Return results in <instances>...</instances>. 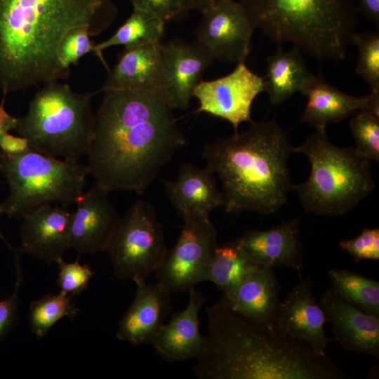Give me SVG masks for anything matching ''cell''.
<instances>
[{
    "label": "cell",
    "mask_w": 379,
    "mask_h": 379,
    "mask_svg": "<svg viewBox=\"0 0 379 379\" xmlns=\"http://www.w3.org/2000/svg\"><path fill=\"white\" fill-rule=\"evenodd\" d=\"M102 91L86 154L89 175L109 192L142 194L186 139L157 92Z\"/></svg>",
    "instance_id": "1"
},
{
    "label": "cell",
    "mask_w": 379,
    "mask_h": 379,
    "mask_svg": "<svg viewBox=\"0 0 379 379\" xmlns=\"http://www.w3.org/2000/svg\"><path fill=\"white\" fill-rule=\"evenodd\" d=\"M111 0H0V88L4 95L66 79L58 60L72 29L88 25L92 36L114 20Z\"/></svg>",
    "instance_id": "2"
},
{
    "label": "cell",
    "mask_w": 379,
    "mask_h": 379,
    "mask_svg": "<svg viewBox=\"0 0 379 379\" xmlns=\"http://www.w3.org/2000/svg\"><path fill=\"white\" fill-rule=\"evenodd\" d=\"M208 333L193 368L199 379H346L326 354L233 312L220 298L206 307Z\"/></svg>",
    "instance_id": "3"
},
{
    "label": "cell",
    "mask_w": 379,
    "mask_h": 379,
    "mask_svg": "<svg viewBox=\"0 0 379 379\" xmlns=\"http://www.w3.org/2000/svg\"><path fill=\"white\" fill-rule=\"evenodd\" d=\"M293 153L286 132L274 120L251 122L241 133L205 145L206 167L221 181L227 213L272 214L292 190L288 159Z\"/></svg>",
    "instance_id": "4"
},
{
    "label": "cell",
    "mask_w": 379,
    "mask_h": 379,
    "mask_svg": "<svg viewBox=\"0 0 379 379\" xmlns=\"http://www.w3.org/2000/svg\"><path fill=\"white\" fill-rule=\"evenodd\" d=\"M255 29L319 60H342L355 32L353 0H237Z\"/></svg>",
    "instance_id": "5"
},
{
    "label": "cell",
    "mask_w": 379,
    "mask_h": 379,
    "mask_svg": "<svg viewBox=\"0 0 379 379\" xmlns=\"http://www.w3.org/2000/svg\"><path fill=\"white\" fill-rule=\"evenodd\" d=\"M293 152L305 154L311 166L307 180L293 185L305 211L336 216L355 208L373 190L371 161L355 148L338 147L326 130L316 131Z\"/></svg>",
    "instance_id": "6"
},
{
    "label": "cell",
    "mask_w": 379,
    "mask_h": 379,
    "mask_svg": "<svg viewBox=\"0 0 379 379\" xmlns=\"http://www.w3.org/2000/svg\"><path fill=\"white\" fill-rule=\"evenodd\" d=\"M93 93H76L66 84H45L31 100L15 130L33 150L61 160L79 161L86 156L95 115Z\"/></svg>",
    "instance_id": "7"
},
{
    "label": "cell",
    "mask_w": 379,
    "mask_h": 379,
    "mask_svg": "<svg viewBox=\"0 0 379 379\" xmlns=\"http://www.w3.org/2000/svg\"><path fill=\"white\" fill-rule=\"evenodd\" d=\"M0 173L9 193L2 202L10 218H21L35 208L57 204L68 206L83 194L86 166L29 149L18 154L0 152Z\"/></svg>",
    "instance_id": "8"
},
{
    "label": "cell",
    "mask_w": 379,
    "mask_h": 379,
    "mask_svg": "<svg viewBox=\"0 0 379 379\" xmlns=\"http://www.w3.org/2000/svg\"><path fill=\"white\" fill-rule=\"evenodd\" d=\"M168 248L153 206L137 200L117 225L106 253L121 280L146 279L161 266Z\"/></svg>",
    "instance_id": "9"
},
{
    "label": "cell",
    "mask_w": 379,
    "mask_h": 379,
    "mask_svg": "<svg viewBox=\"0 0 379 379\" xmlns=\"http://www.w3.org/2000/svg\"><path fill=\"white\" fill-rule=\"evenodd\" d=\"M183 225L174 246L154 275L171 294L189 292L207 281L208 267L218 246V230L209 218H183Z\"/></svg>",
    "instance_id": "10"
},
{
    "label": "cell",
    "mask_w": 379,
    "mask_h": 379,
    "mask_svg": "<svg viewBox=\"0 0 379 379\" xmlns=\"http://www.w3.org/2000/svg\"><path fill=\"white\" fill-rule=\"evenodd\" d=\"M265 91L264 78L239 62L234 70L211 81L201 80L194 97L199 101L198 112H206L226 120L235 131L243 122H252L251 111L255 98Z\"/></svg>",
    "instance_id": "11"
},
{
    "label": "cell",
    "mask_w": 379,
    "mask_h": 379,
    "mask_svg": "<svg viewBox=\"0 0 379 379\" xmlns=\"http://www.w3.org/2000/svg\"><path fill=\"white\" fill-rule=\"evenodd\" d=\"M255 29L244 7L232 0L202 13L196 43L214 60L245 62Z\"/></svg>",
    "instance_id": "12"
},
{
    "label": "cell",
    "mask_w": 379,
    "mask_h": 379,
    "mask_svg": "<svg viewBox=\"0 0 379 379\" xmlns=\"http://www.w3.org/2000/svg\"><path fill=\"white\" fill-rule=\"evenodd\" d=\"M161 55L159 94L172 109H185L214 59L197 43L178 40L162 44Z\"/></svg>",
    "instance_id": "13"
},
{
    "label": "cell",
    "mask_w": 379,
    "mask_h": 379,
    "mask_svg": "<svg viewBox=\"0 0 379 379\" xmlns=\"http://www.w3.org/2000/svg\"><path fill=\"white\" fill-rule=\"evenodd\" d=\"M310 276L300 281L280 302L273 329L282 335L307 345L313 352L325 355L330 341L325 334L326 318L316 302Z\"/></svg>",
    "instance_id": "14"
},
{
    "label": "cell",
    "mask_w": 379,
    "mask_h": 379,
    "mask_svg": "<svg viewBox=\"0 0 379 379\" xmlns=\"http://www.w3.org/2000/svg\"><path fill=\"white\" fill-rule=\"evenodd\" d=\"M107 191L95 182L77 200L70 230V248L80 254L105 252L119 220Z\"/></svg>",
    "instance_id": "15"
},
{
    "label": "cell",
    "mask_w": 379,
    "mask_h": 379,
    "mask_svg": "<svg viewBox=\"0 0 379 379\" xmlns=\"http://www.w3.org/2000/svg\"><path fill=\"white\" fill-rule=\"evenodd\" d=\"M73 213L57 204L44 205L28 213L22 218L21 245L17 250L48 264L57 262L70 248Z\"/></svg>",
    "instance_id": "16"
},
{
    "label": "cell",
    "mask_w": 379,
    "mask_h": 379,
    "mask_svg": "<svg viewBox=\"0 0 379 379\" xmlns=\"http://www.w3.org/2000/svg\"><path fill=\"white\" fill-rule=\"evenodd\" d=\"M333 324V340L349 351L379 358V317L366 313L345 298L333 286L318 302Z\"/></svg>",
    "instance_id": "17"
},
{
    "label": "cell",
    "mask_w": 379,
    "mask_h": 379,
    "mask_svg": "<svg viewBox=\"0 0 379 379\" xmlns=\"http://www.w3.org/2000/svg\"><path fill=\"white\" fill-rule=\"evenodd\" d=\"M301 93L307 102L301 117L316 131L326 130L331 123H338L358 111H367L379 117V91L357 97L348 95L328 83L322 75L307 81Z\"/></svg>",
    "instance_id": "18"
},
{
    "label": "cell",
    "mask_w": 379,
    "mask_h": 379,
    "mask_svg": "<svg viewBox=\"0 0 379 379\" xmlns=\"http://www.w3.org/2000/svg\"><path fill=\"white\" fill-rule=\"evenodd\" d=\"M133 282L135 296L119 322L116 335L133 345L151 344L171 312V294L157 281L148 284L138 279Z\"/></svg>",
    "instance_id": "19"
},
{
    "label": "cell",
    "mask_w": 379,
    "mask_h": 379,
    "mask_svg": "<svg viewBox=\"0 0 379 379\" xmlns=\"http://www.w3.org/2000/svg\"><path fill=\"white\" fill-rule=\"evenodd\" d=\"M206 300L202 292L195 288L189 291L186 307L172 314L151 343L158 355L171 362L197 361L202 356L206 337L199 331L198 316Z\"/></svg>",
    "instance_id": "20"
},
{
    "label": "cell",
    "mask_w": 379,
    "mask_h": 379,
    "mask_svg": "<svg viewBox=\"0 0 379 379\" xmlns=\"http://www.w3.org/2000/svg\"><path fill=\"white\" fill-rule=\"evenodd\" d=\"M236 239L257 264L293 268L302 278L303 248L299 219L265 230H247Z\"/></svg>",
    "instance_id": "21"
},
{
    "label": "cell",
    "mask_w": 379,
    "mask_h": 379,
    "mask_svg": "<svg viewBox=\"0 0 379 379\" xmlns=\"http://www.w3.org/2000/svg\"><path fill=\"white\" fill-rule=\"evenodd\" d=\"M281 289L274 268L260 265L234 291L221 298L233 312L273 329Z\"/></svg>",
    "instance_id": "22"
},
{
    "label": "cell",
    "mask_w": 379,
    "mask_h": 379,
    "mask_svg": "<svg viewBox=\"0 0 379 379\" xmlns=\"http://www.w3.org/2000/svg\"><path fill=\"white\" fill-rule=\"evenodd\" d=\"M163 182L168 198L182 218H209L214 209L223 205L215 174L206 166L200 168L192 163H183L175 180Z\"/></svg>",
    "instance_id": "23"
},
{
    "label": "cell",
    "mask_w": 379,
    "mask_h": 379,
    "mask_svg": "<svg viewBox=\"0 0 379 379\" xmlns=\"http://www.w3.org/2000/svg\"><path fill=\"white\" fill-rule=\"evenodd\" d=\"M161 43H150L124 49L109 71L101 91L146 90L159 93L162 64Z\"/></svg>",
    "instance_id": "24"
},
{
    "label": "cell",
    "mask_w": 379,
    "mask_h": 379,
    "mask_svg": "<svg viewBox=\"0 0 379 379\" xmlns=\"http://www.w3.org/2000/svg\"><path fill=\"white\" fill-rule=\"evenodd\" d=\"M267 74L264 77L265 91L271 104L279 105L297 92L301 93L312 77L300 51L294 46L288 51L279 48L267 58Z\"/></svg>",
    "instance_id": "25"
},
{
    "label": "cell",
    "mask_w": 379,
    "mask_h": 379,
    "mask_svg": "<svg viewBox=\"0 0 379 379\" xmlns=\"http://www.w3.org/2000/svg\"><path fill=\"white\" fill-rule=\"evenodd\" d=\"M259 265L235 239L215 248L208 267L207 281L229 294Z\"/></svg>",
    "instance_id": "26"
},
{
    "label": "cell",
    "mask_w": 379,
    "mask_h": 379,
    "mask_svg": "<svg viewBox=\"0 0 379 379\" xmlns=\"http://www.w3.org/2000/svg\"><path fill=\"white\" fill-rule=\"evenodd\" d=\"M166 22L155 14L140 8L133 12L116 32L108 39L94 44L93 53L108 69L102 51L114 46L123 45L131 49L150 43L161 42Z\"/></svg>",
    "instance_id": "27"
},
{
    "label": "cell",
    "mask_w": 379,
    "mask_h": 379,
    "mask_svg": "<svg viewBox=\"0 0 379 379\" xmlns=\"http://www.w3.org/2000/svg\"><path fill=\"white\" fill-rule=\"evenodd\" d=\"M328 276L345 298L368 314L379 317V281L347 270L331 268Z\"/></svg>",
    "instance_id": "28"
},
{
    "label": "cell",
    "mask_w": 379,
    "mask_h": 379,
    "mask_svg": "<svg viewBox=\"0 0 379 379\" xmlns=\"http://www.w3.org/2000/svg\"><path fill=\"white\" fill-rule=\"evenodd\" d=\"M80 311L71 301V296L60 292L47 294L31 302L29 322L37 338H44L50 328L63 317L72 318Z\"/></svg>",
    "instance_id": "29"
},
{
    "label": "cell",
    "mask_w": 379,
    "mask_h": 379,
    "mask_svg": "<svg viewBox=\"0 0 379 379\" xmlns=\"http://www.w3.org/2000/svg\"><path fill=\"white\" fill-rule=\"evenodd\" d=\"M351 43L359 54L356 72L368 84L371 91H379V33L354 32Z\"/></svg>",
    "instance_id": "30"
},
{
    "label": "cell",
    "mask_w": 379,
    "mask_h": 379,
    "mask_svg": "<svg viewBox=\"0 0 379 379\" xmlns=\"http://www.w3.org/2000/svg\"><path fill=\"white\" fill-rule=\"evenodd\" d=\"M356 142L355 149L368 160L379 161V117L367 111H358L350 121Z\"/></svg>",
    "instance_id": "31"
},
{
    "label": "cell",
    "mask_w": 379,
    "mask_h": 379,
    "mask_svg": "<svg viewBox=\"0 0 379 379\" xmlns=\"http://www.w3.org/2000/svg\"><path fill=\"white\" fill-rule=\"evenodd\" d=\"M88 25H81L70 30L62 39L58 51V60L61 67L69 72L70 66L77 65L86 54L93 52L94 44Z\"/></svg>",
    "instance_id": "32"
},
{
    "label": "cell",
    "mask_w": 379,
    "mask_h": 379,
    "mask_svg": "<svg viewBox=\"0 0 379 379\" xmlns=\"http://www.w3.org/2000/svg\"><path fill=\"white\" fill-rule=\"evenodd\" d=\"M58 265L57 283L60 291L74 296L86 290L95 272L87 264L82 265L79 259L72 262H67L60 259L56 262Z\"/></svg>",
    "instance_id": "33"
},
{
    "label": "cell",
    "mask_w": 379,
    "mask_h": 379,
    "mask_svg": "<svg viewBox=\"0 0 379 379\" xmlns=\"http://www.w3.org/2000/svg\"><path fill=\"white\" fill-rule=\"evenodd\" d=\"M340 247L349 253L356 262L361 260H379V229L365 228L354 238L342 240Z\"/></svg>",
    "instance_id": "34"
},
{
    "label": "cell",
    "mask_w": 379,
    "mask_h": 379,
    "mask_svg": "<svg viewBox=\"0 0 379 379\" xmlns=\"http://www.w3.org/2000/svg\"><path fill=\"white\" fill-rule=\"evenodd\" d=\"M133 8L151 12L165 22L180 19L193 9L192 0H129Z\"/></svg>",
    "instance_id": "35"
},
{
    "label": "cell",
    "mask_w": 379,
    "mask_h": 379,
    "mask_svg": "<svg viewBox=\"0 0 379 379\" xmlns=\"http://www.w3.org/2000/svg\"><path fill=\"white\" fill-rule=\"evenodd\" d=\"M14 253L16 281L13 293L6 299L0 301V341L12 329L18 317L19 305L18 295L22 283L20 255L17 249L12 248Z\"/></svg>",
    "instance_id": "36"
},
{
    "label": "cell",
    "mask_w": 379,
    "mask_h": 379,
    "mask_svg": "<svg viewBox=\"0 0 379 379\" xmlns=\"http://www.w3.org/2000/svg\"><path fill=\"white\" fill-rule=\"evenodd\" d=\"M0 149L5 154H18L31 148L26 138L5 132L0 135Z\"/></svg>",
    "instance_id": "37"
},
{
    "label": "cell",
    "mask_w": 379,
    "mask_h": 379,
    "mask_svg": "<svg viewBox=\"0 0 379 379\" xmlns=\"http://www.w3.org/2000/svg\"><path fill=\"white\" fill-rule=\"evenodd\" d=\"M357 10L367 20L379 25V0H359Z\"/></svg>",
    "instance_id": "38"
},
{
    "label": "cell",
    "mask_w": 379,
    "mask_h": 379,
    "mask_svg": "<svg viewBox=\"0 0 379 379\" xmlns=\"http://www.w3.org/2000/svg\"><path fill=\"white\" fill-rule=\"evenodd\" d=\"M18 121L15 118L8 114L4 108V99L0 104V135L10 130L15 129Z\"/></svg>",
    "instance_id": "39"
},
{
    "label": "cell",
    "mask_w": 379,
    "mask_h": 379,
    "mask_svg": "<svg viewBox=\"0 0 379 379\" xmlns=\"http://www.w3.org/2000/svg\"><path fill=\"white\" fill-rule=\"evenodd\" d=\"M232 0H192L193 9L201 14Z\"/></svg>",
    "instance_id": "40"
},
{
    "label": "cell",
    "mask_w": 379,
    "mask_h": 379,
    "mask_svg": "<svg viewBox=\"0 0 379 379\" xmlns=\"http://www.w3.org/2000/svg\"><path fill=\"white\" fill-rule=\"evenodd\" d=\"M4 213H5L4 208L2 203H0V215H1Z\"/></svg>",
    "instance_id": "41"
}]
</instances>
